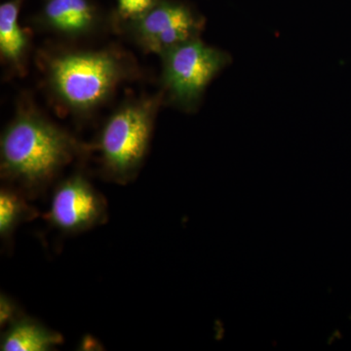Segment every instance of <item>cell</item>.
I'll return each instance as SVG.
<instances>
[{
	"label": "cell",
	"instance_id": "1",
	"mask_svg": "<svg viewBox=\"0 0 351 351\" xmlns=\"http://www.w3.org/2000/svg\"><path fill=\"white\" fill-rule=\"evenodd\" d=\"M83 152L75 138L49 120L38 113H20L1 136L2 178L34 198Z\"/></svg>",
	"mask_w": 351,
	"mask_h": 351
},
{
	"label": "cell",
	"instance_id": "2",
	"mask_svg": "<svg viewBox=\"0 0 351 351\" xmlns=\"http://www.w3.org/2000/svg\"><path fill=\"white\" fill-rule=\"evenodd\" d=\"M128 61L113 50L75 51L51 58V90L73 112L99 107L130 73Z\"/></svg>",
	"mask_w": 351,
	"mask_h": 351
},
{
	"label": "cell",
	"instance_id": "3",
	"mask_svg": "<svg viewBox=\"0 0 351 351\" xmlns=\"http://www.w3.org/2000/svg\"><path fill=\"white\" fill-rule=\"evenodd\" d=\"M161 96L120 107L106 122L99 138L101 169L110 181H132L144 162Z\"/></svg>",
	"mask_w": 351,
	"mask_h": 351
},
{
	"label": "cell",
	"instance_id": "4",
	"mask_svg": "<svg viewBox=\"0 0 351 351\" xmlns=\"http://www.w3.org/2000/svg\"><path fill=\"white\" fill-rule=\"evenodd\" d=\"M164 94L171 104L184 112H193L199 105L208 85L232 63L230 54L191 39L161 55Z\"/></svg>",
	"mask_w": 351,
	"mask_h": 351
},
{
	"label": "cell",
	"instance_id": "5",
	"mask_svg": "<svg viewBox=\"0 0 351 351\" xmlns=\"http://www.w3.org/2000/svg\"><path fill=\"white\" fill-rule=\"evenodd\" d=\"M125 24L138 46L161 56L179 44L199 38L204 19L184 2L156 0L147 12Z\"/></svg>",
	"mask_w": 351,
	"mask_h": 351
},
{
	"label": "cell",
	"instance_id": "6",
	"mask_svg": "<svg viewBox=\"0 0 351 351\" xmlns=\"http://www.w3.org/2000/svg\"><path fill=\"white\" fill-rule=\"evenodd\" d=\"M107 200L83 175L71 176L55 189L45 219L64 234L73 235L105 223Z\"/></svg>",
	"mask_w": 351,
	"mask_h": 351
},
{
	"label": "cell",
	"instance_id": "7",
	"mask_svg": "<svg viewBox=\"0 0 351 351\" xmlns=\"http://www.w3.org/2000/svg\"><path fill=\"white\" fill-rule=\"evenodd\" d=\"M39 19L52 32L77 38L93 32L99 17L90 0H47Z\"/></svg>",
	"mask_w": 351,
	"mask_h": 351
},
{
	"label": "cell",
	"instance_id": "8",
	"mask_svg": "<svg viewBox=\"0 0 351 351\" xmlns=\"http://www.w3.org/2000/svg\"><path fill=\"white\" fill-rule=\"evenodd\" d=\"M64 343L60 332L53 331L34 318L21 315L2 332V351H49Z\"/></svg>",
	"mask_w": 351,
	"mask_h": 351
},
{
	"label": "cell",
	"instance_id": "9",
	"mask_svg": "<svg viewBox=\"0 0 351 351\" xmlns=\"http://www.w3.org/2000/svg\"><path fill=\"white\" fill-rule=\"evenodd\" d=\"M22 0H9L0 6V53L6 62L19 66L27 48V38L19 25Z\"/></svg>",
	"mask_w": 351,
	"mask_h": 351
},
{
	"label": "cell",
	"instance_id": "10",
	"mask_svg": "<svg viewBox=\"0 0 351 351\" xmlns=\"http://www.w3.org/2000/svg\"><path fill=\"white\" fill-rule=\"evenodd\" d=\"M39 212L27 203V197L19 189L5 186L0 191V237L10 241L22 223L38 218Z\"/></svg>",
	"mask_w": 351,
	"mask_h": 351
},
{
	"label": "cell",
	"instance_id": "11",
	"mask_svg": "<svg viewBox=\"0 0 351 351\" xmlns=\"http://www.w3.org/2000/svg\"><path fill=\"white\" fill-rule=\"evenodd\" d=\"M156 0H117V12L124 22L136 19L147 12Z\"/></svg>",
	"mask_w": 351,
	"mask_h": 351
},
{
	"label": "cell",
	"instance_id": "12",
	"mask_svg": "<svg viewBox=\"0 0 351 351\" xmlns=\"http://www.w3.org/2000/svg\"><path fill=\"white\" fill-rule=\"evenodd\" d=\"M21 315H23V313L17 304L8 295L1 294L0 295V326L6 328Z\"/></svg>",
	"mask_w": 351,
	"mask_h": 351
}]
</instances>
